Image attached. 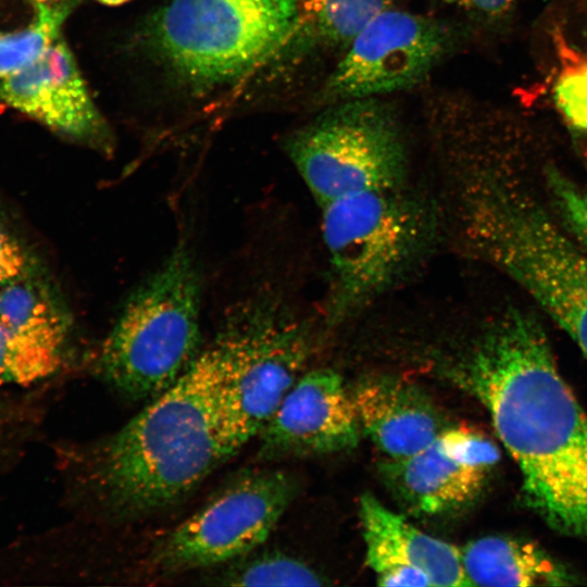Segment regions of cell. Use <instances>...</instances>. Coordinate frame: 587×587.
Segmentation results:
<instances>
[{
    "label": "cell",
    "instance_id": "obj_1",
    "mask_svg": "<svg viewBox=\"0 0 587 587\" xmlns=\"http://www.w3.org/2000/svg\"><path fill=\"white\" fill-rule=\"evenodd\" d=\"M452 377L488 411L527 507L553 530L587 542V414L540 322L508 308L477 335Z\"/></svg>",
    "mask_w": 587,
    "mask_h": 587
},
{
    "label": "cell",
    "instance_id": "obj_2",
    "mask_svg": "<svg viewBox=\"0 0 587 587\" xmlns=\"http://www.w3.org/2000/svg\"><path fill=\"white\" fill-rule=\"evenodd\" d=\"M227 367L225 349L214 337L171 387L85 449L76 484L96 517L125 524L160 514L233 457L218 420Z\"/></svg>",
    "mask_w": 587,
    "mask_h": 587
},
{
    "label": "cell",
    "instance_id": "obj_3",
    "mask_svg": "<svg viewBox=\"0 0 587 587\" xmlns=\"http://www.w3.org/2000/svg\"><path fill=\"white\" fill-rule=\"evenodd\" d=\"M462 196L473 249L519 284L587 359V254L508 184L482 176Z\"/></svg>",
    "mask_w": 587,
    "mask_h": 587
},
{
    "label": "cell",
    "instance_id": "obj_4",
    "mask_svg": "<svg viewBox=\"0 0 587 587\" xmlns=\"http://www.w3.org/2000/svg\"><path fill=\"white\" fill-rule=\"evenodd\" d=\"M320 208L329 267L325 317L337 325L419 265L433 242L435 217L405 186L349 195Z\"/></svg>",
    "mask_w": 587,
    "mask_h": 587
},
{
    "label": "cell",
    "instance_id": "obj_5",
    "mask_svg": "<svg viewBox=\"0 0 587 587\" xmlns=\"http://www.w3.org/2000/svg\"><path fill=\"white\" fill-rule=\"evenodd\" d=\"M201 297L195 253L182 241L127 298L100 347L102 379L133 401L171 387L203 349Z\"/></svg>",
    "mask_w": 587,
    "mask_h": 587
},
{
    "label": "cell",
    "instance_id": "obj_6",
    "mask_svg": "<svg viewBox=\"0 0 587 587\" xmlns=\"http://www.w3.org/2000/svg\"><path fill=\"white\" fill-rule=\"evenodd\" d=\"M297 11L298 0H170L148 40L176 78L204 93L270 68Z\"/></svg>",
    "mask_w": 587,
    "mask_h": 587
},
{
    "label": "cell",
    "instance_id": "obj_7",
    "mask_svg": "<svg viewBox=\"0 0 587 587\" xmlns=\"http://www.w3.org/2000/svg\"><path fill=\"white\" fill-rule=\"evenodd\" d=\"M214 337L228 363L218 407L220 432L234 455L259 436L304 373L312 336L283 300L262 294L238 302Z\"/></svg>",
    "mask_w": 587,
    "mask_h": 587
},
{
    "label": "cell",
    "instance_id": "obj_8",
    "mask_svg": "<svg viewBox=\"0 0 587 587\" xmlns=\"http://www.w3.org/2000/svg\"><path fill=\"white\" fill-rule=\"evenodd\" d=\"M291 132L284 149L319 205L405 186L409 149L400 111L387 97L334 103Z\"/></svg>",
    "mask_w": 587,
    "mask_h": 587
},
{
    "label": "cell",
    "instance_id": "obj_9",
    "mask_svg": "<svg viewBox=\"0 0 587 587\" xmlns=\"http://www.w3.org/2000/svg\"><path fill=\"white\" fill-rule=\"evenodd\" d=\"M461 22L448 15L387 9L354 38L308 96L312 113L324 107L370 97H388L425 84L460 48Z\"/></svg>",
    "mask_w": 587,
    "mask_h": 587
},
{
    "label": "cell",
    "instance_id": "obj_10",
    "mask_svg": "<svg viewBox=\"0 0 587 587\" xmlns=\"http://www.w3.org/2000/svg\"><path fill=\"white\" fill-rule=\"evenodd\" d=\"M294 494L295 484L284 471L240 470L163 536L148 561L163 575L210 570L235 561L258 550L268 538Z\"/></svg>",
    "mask_w": 587,
    "mask_h": 587
},
{
    "label": "cell",
    "instance_id": "obj_11",
    "mask_svg": "<svg viewBox=\"0 0 587 587\" xmlns=\"http://www.w3.org/2000/svg\"><path fill=\"white\" fill-rule=\"evenodd\" d=\"M361 427L351 392L329 369L304 372L259 434L258 460L321 455L354 448Z\"/></svg>",
    "mask_w": 587,
    "mask_h": 587
},
{
    "label": "cell",
    "instance_id": "obj_12",
    "mask_svg": "<svg viewBox=\"0 0 587 587\" xmlns=\"http://www.w3.org/2000/svg\"><path fill=\"white\" fill-rule=\"evenodd\" d=\"M0 100L61 135L111 147L109 127L61 37L34 63L1 78Z\"/></svg>",
    "mask_w": 587,
    "mask_h": 587
},
{
    "label": "cell",
    "instance_id": "obj_13",
    "mask_svg": "<svg viewBox=\"0 0 587 587\" xmlns=\"http://www.w3.org/2000/svg\"><path fill=\"white\" fill-rule=\"evenodd\" d=\"M365 561L379 586L467 587L461 549L435 538L364 494L359 501Z\"/></svg>",
    "mask_w": 587,
    "mask_h": 587
},
{
    "label": "cell",
    "instance_id": "obj_14",
    "mask_svg": "<svg viewBox=\"0 0 587 587\" xmlns=\"http://www.w3.org/2000/svg\"><path fill=\"white\" fill-rule=\"evenodd\" d=\"M351 396L361 432L387 459L419 452L449 426L430 398L401 378L363 379Z\"/></svg>",
    "mask_w": 587,
    "mask_h": 587
},
{
    "label": "cell",
    "instance_id": "obj_15",
    "mask_svg": "<svg viewBox=\"0 0 587 587\" xmlns=\"http://www.w3.org/2000/svg\"><path fill=\"white\" fill-rule=\"evenodd\" d=\"M441 433L419 452L380 465L387 487L411 513L435 516L457 511L477 497L489 474L460 455Z\"/></svg>",
    "mask_w": 587,
    "mask_h": 587
},
{
    "label": "cell",
    "instance_id": "obj_16",
    "mask_svg": "<svg viewBox=\"0 0 587 587\" xmlns=\"http://www.w3.org/2000/svg\"><path fill=\"white\" fill-rule=\"evenodd\" d=\"M401 0H298L294 27L270 68L308 72L320 83L362 29ZM319 83V84H320ZM315 89V88H314Z\"/></svg>",
    "mask_w": 587,
    "mask_h": 587
},
{
    "label": "cell",
    "instance_id": "obj_17",
    "mask_svg": "<svg viewBox=\"0 0 587 587\" xmlns=\"http://www.w3.org/2000/svg\"><path fill=\"white\" fill-rule=\"evenodd\" d=\"M471 586H570L576 576L534 542L486 536L461 549Z\"/></svg>",
    "mask_w": 587,
    "mask_h": 587
},
{
    "label": "cell",
    "instance_id": "obj_18",
    "mask_svg": "<svg viewBox=\"0 0 587 587\" xmlns=\"http://www.w3.org/2000/svg\"><path fill=\"white\" fill-rule=\"evenodd\" d=\"M0 320L22 335L61 351L71 327L53 292L27 276L0 288Z\"/></svg>",
    "mask_w": 587,
    "mask_h": 587
},
{
    "label": "cell",
    "instance_id": "obj_19",
    "mask_svg": "<svg viewBox=\"0 0 587 587\" xmlns=\"http://www.w3.org/2000/svg\"><path fill=\"white\" fill-rule=\"evenodd\" d=\"M214 585L225 586H319L321 576L308 564L282 552L257 550L215 567Z\"/></svg>",
    "mask_w": 587,
    "mask_h": 587
},
{
    "label": "cell",
    "instance_id": "obj_20",
    "mask_svg": "<svg viewBox=\"0 0 587 587\" xmlns=\"http://www.w3.org/2000/svg\"><path fill=\"white\" fill-rule=\"evenodd\" d=\"M75 4L36 3V15L25 28L0 33V79L38 60L60 37Z\"/></svg>",
    "mask_w": 587,
    "mask_h": 587
},
{
    "label": "cell",
    "instance_id": "obj_21",
    "mask_svg": "<svg viewBox=\"0 0 587 587\" xmlns=\"http://www.w3.org/2000/svg\"><path fill=\"white\" fill-rule=\"evenodd\" d=\"M63 351L35 341L0 320V384L27 386L52 375Z\"/></svg>",
    "mask_w": 587,
    "mask_h": 587
},
{
    "label": "cell",
    "instance_id": "obj_22",
    "mask_svg": "<svg viewBox=\"0 0 587 587\" xmlns=\"http://www.w3.org/2000/svg\"><path fill=\"white\" fill-rule=\"evenodd\" d=\"M548 182L565 228L587 254V188L554 171L549 174Z\"/></svg>",
    "mask_w": 587,
    "mask_h": 587
},
{
    "label": "cell",
    "instance_id": "obj_23",
    "mask_svg": "<svg viewBox=\"0 0 587 587\" xmlns=\"http://www.w3.org/2000/svg\"><path fill=\"white\" fill-rule=\"evenodd\" d=\"M553 97L566 122L587 133V60L566 67L560 74Z\"/></svg>",
    "mask_w": 587,
    "mask_h": 587
},
{
    "label": "cell",
    "instance_id": "obj_24",
    "mask_svg": "<svg viewBox=\"0 0 587 587\" xmlns=\"http://www.w3.org/2000/svg\"><path fill=\"white\" fill-rule=\"evenodd\" d=\"M438 9L460 18L494 21L507 13L516 0H429ZM446 15V14H445Z\"/></svg>",
    "mask_w": 587,
    "mask_h": 587
},
{
    "label": "cell",
    "instance_id": "obj_25",
    "mask_svg": "<svg viewBox=\"0 0 587 587\" xmlns=\"http://www.w3.org/2000/svg\"><path fill=\"white\" fill-rule=\"evenodd\" d=\"M29 260L20 242L0 226V288L26 277Z\"/></svg>",
    "mask_w": 587,
    "mask_h": 587
},
{
    "label": "cell",
    "instance_id": "obj_26",
    "mask_svg": "<svg viewBox=\"0 0 587 587\" xmlns=\"http://www.w3.org/2000/svg\"><path fill=\"white\" fill-rule=\"evenodd\" d=\"M80 0H33L34 4H77Z\"/></svg>",
    "mask_w": 587,
    "mask_h": 587
},
{
    "label": "cell",
    "instance_id": "obj_27",
    "mask_svg": "<svg viewBox=\"0 0 587 587\" xmlns=\"http://www.w3.org/2000/svg\"><path fill=\"white\" fill-rule=\"evenodd\" d=\"M98 2L102 3V4H107V5H118V4H122V3H125L129 0H97Z\"/></svg>",
    "mask_w": 587,
    "mask_h": 587
},
{
    "label": "cell",
    "instance_id": "obj_28",
    "mask_svg": "<svg viewBox=\"0 0 587 587\" xmlns=\"http://www.w3.org/2000/svg\"><path fill=\"white\" fill-rule=\"evenodd\" d=\"M0 108H1V105H0Z\"/></svg>",
    "mask_w": 587,
    "mask_h": 587
}]
</instances>
